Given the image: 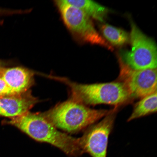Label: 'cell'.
Returning <instances> with one entry per match:
<instances>
[{
	"instance_id": "1",
	"label": "cell",
	"mask_w": 157,
	"mask_h": 157,
	"mask_svg": "<svg viewBox=\"0 0 157 157\" xmlns=\"http://www.w3.org/2000/svg\"><path fill=\"white\" fill-rule=\"evenodd\" d=\"M35 140L48 143L60 149L69 156L82 155L78 138L59 131L41 114L27 113L8 121Z\"/></svg>"
},
{
	"instance_id": "2",
	"label": "cell",
	"mask_w": 157,
	"mask_h": 157,
	"mask_svg": "<svg viewBox=\"0 0 157 157\" xmlns=\"http://www.w3.org/2000/svg\"><path fill=\"white\" fill-rule=\"evenodd\" d=\"M111 110L91 109L72 98L41 114L57 128L74 133L97 123Z\"/></svg>"
},
{
	"instance_id": "3",
	"label": "cell",
	"mask_w": 157,
	"mask_h": 157,
	"mask_svg": "<svg viewBox=\"0 0 157 157\" xmlns=\"http://www.w3.org/2000/svg\"><path fill=\"white\" fill-rule=\"evenodd\" d=\"M60 79L69 86L72 98L87 106L103 104L118 108L132 102L133 100L121 81L82 84Z\"/></svg>"
},
{
	"instance_id": "4",
	"label": "cell",
	"mask_w": 157,
	"mask_h": 157,
	"mask_svg": "<svg viewBox=\"0 0 157 157\" xmlns=\"http://www.w3.org/2000/svg\"><path fill=\"white\" fill-rule=\"evenodd\" d=\"M131 48L122 51L120 59L129 67L135 70L156 69L157 51L156 43L143 33L136 25L131 23L129 35Z\"/></svg>"
},
{
	"instance_id": "5",
	"label": "cell",
	"mask_w": 157,
	"mask_h": 157,
	"mask_svg": "<svg viewBox=\"0 0 157 157\" xmlns=\"http://www.w3.org/2000/svg\"><path fill=\"white\" fill-rule=\"evenodd\" d=\"M56 2L65 24L74 34L84 42L113 50L112 46L96 30L91 18L84 12L65 0Z\"/></svg>"
},
{
	"instance_id": "6",
	"label": "cell",
	"mask_w": 157,
	"mask_h": 157,
	"mask_svg": "<svg viewBox=\"0 0 157 157\" xmlns=\"http://www.w3.org/2000/svg\"><path fill=\"white\" fill-rule=\"evenodd\" d=\"M117 110V108L112 109L99 122L87 128L83 136L78 138L82 154L87 153L91 157H106L109 137Z\"/></svg>"
},
{
	"instance_id": "7",
	"label": "cell",
	"mask_w": 157,
	"mask_h": 157,
	"mask_svg": "<svg viewBox=\"0 0 157 157\" xmlns=\"http://www.w3.org/2000/svg\"><path fill=\"white\" fill-rule=\"evenodd\" d=\"M119 62L120 80L133 100L140 99L157 92L156 68L133 70L120 59Z\"/></svg>"
},
{
	"instance_id": "8",
	"label": "cell",
	"mask_w": 157,
	"mask_h": 157,
	"mask_svg": "<svg viewBox=\"0 0 157 157\" xmlns=\"http://www.w3.org/2000/svg\"><path fill=\"white\" fill-rule=\"evenodd\" d=\"M38 100L29 93L0 97V115L12 118L29 112Z\"/></svg>"
},
{
	"instance_id": "9",
	"label": "cell",
	"mask_w": 157,
	"mask_h": 157,
	"mask_svg": "<svg viewBox=\"0 0 157 157\" xmlns=\"http://www.w3.org/2000/svg\"><path fill=\"white\" fill-rule=\"evenodd\" d=\"M34 74L27 68L17 67H0V78L16 95L26 93L32 86Z\"/></svg>"
},
{
	"instance_id": "10",
	"label": "cell",
	"mask_w": 157,
	"mask_h": 157,
	"mask_svg": "<svg viewBox=\"0 0 157 157\" xmlns=\"http://www.w3.org/2000/svg\"><path fill=\"white\" fill-rule=\"evenodd\" d=\"M67 3L81 10L90 17L103 22L109 10L96 2L89 0H65Z\"/></svg>"
},
{
	"instance_id": "11",
	"label": "cell",
	"mask_w": 157,
	"mask_h": 157,
	"mask_svg": "<svg viewBox=\"0 0 157 157\" xmlns=\"http://www.w3.org/2000/svg\"><path fill=\"white\" fill-rule=\"evenodd\" d=\"M157 92L144 98L135 104L132 113L128 119L129 121L156 113Z\"/></svg>"
},
{
	"instance_id": "12",
	"label": "cell",
	"mask_w": 157,
	"mask_h": 157,
	"mask_svg": "<svg viewBox=\"0 0 157 157\" xmlns=\"http://www.w3.org/2000/svg\"><path fill=\"white\" fill-rule=\"evenodd\" d=\"M101 30L105 40L113 46H122L129 41V35L123 29L105 24L101 25Z\"/></svg>"
},
{
	"instance_id": "13",
	"label": "cell",
	"mask_w": 157,
	"mask_h": 157,
	"mask_svg": "<svg viewBox=\"0 0 157 157\" xmlns=\"http://www.w3.org/2000/svg\"><path fill=\"white\" fill-rule=\"evenodd\" d=\"M16 95L2 78H0V97Z\"/></svg>"
}]
</instances>
